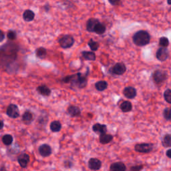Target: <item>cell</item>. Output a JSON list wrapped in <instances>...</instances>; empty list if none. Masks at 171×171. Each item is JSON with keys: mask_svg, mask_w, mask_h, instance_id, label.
<instances>
[{"mask_svg": "<svg viewBox=\"0 0 171 171\" xmlns=\"http://www.w3.org/2000/svg\"><path fill=\"white\" fill-rule=\"evenodd\" d=\"M120 108L123 112H128L132 110V105L129 101H124L123 102L121 103Z\"/></svg>", "mask_w": 171, "mask_h": 171, "instance_id": "7402d4cb", "label": "cell"}, {"mask_svg": "<svg viewBox=\"0 0 171 171\" xmlns=\"http://www.w3.org/2000/svg\"><path fill=\"white\" fill-rule=\"evenodd\" d=\"M19 46L12 42H9L0 48V67L8 68L16 60Z\"/></svg>", "mask_w": 171, "mask_h": 171, "instance_id": "6da1fadb", "label": "cell"}, {"mask_svg": "<svg viewBox=\"0 0 171 171\" xmlns=\"http://www.w3.org/2000/svg\"><path fill=\"white\" fill-rule=\"evenodd\" d=\"M58 42L62 48L68 49L73 46V45L74 44L75 39L72 36L64 35L59 39Z\"/></svg>", "mask_w": 171, "mask_h": 171, "instance_id": "277c9868", "label": "cell"}, {"mask_svg": "<svg viewBox=\"0 0 171 171\" xmlns=\"http://www.w3.org/2000/svg\"><path fill=\"white\" fill-rule=\"evenodd\" d=\"M63 81L65 83H69L70 82L73 86L78 87V88H84L87 86L88 80L86 76L82 74L81 73L66 76L64 78Z\"/></svg>", "mask_w": 171, "mask_h": 171, "instance_id": "7a4b0ae2", "label": "cell"}, {"mask_svg": "<svg viewBox=\"0 0 171 171\" xmlns=\"http://www.w3.org/2000/svg\"><path fill=\"white\" fill-rule=\"evenodd\" d=\"M152 79L156 84H160L167 79V73L163 70H156L152 75Z\"/></svg>", "mask_w": 171, "mask_h": 171, "instance_id": "5b68a950", "label": "cell"}, {"mask_svg": "<svg viewBox=\"0 0 171 171\" xmlns=\"http://www.w3.org/2000/svg\"><path fill=\"white\" fill-rule=\"evenodd\" d=\"M7 37L9 40L14 41L17 38V33L16 32L14 31V30H10L7 33Z\"/></svg>", "mask_w": 171, "mask_h": 171, "instance_id": "d6a6232c", "label": "cell"}, {"mask_svg": "<svg viewBox=\"0 0 171 171\" xmlns=\"http://www.w3.org/2000/svg\"><path fill=\"white\" fill-rule=\"evenodd\" d=\"M38 151L39 154L43 157H48L51 154V148L50 145L46 144H44L39 146Z\"/></svg>", "mask_w": 171, "mask_h": 171, "instance_id": "7c38bea8", "label": "cell"}, {"mask_svg": "<svg viewBox=\"0 0 171 171\" xmlns=\"http://www.w3.org/2000/svg\"><path fill=\"white\" fill-rule=\"evenodd\" d=\"M163 116L166 120H171V108H166L164 109Z\"/></svg>", "mask_w": 171, "mask_h": 171, "instance_id": "1f68e13d", "label": "cell"}, {"mask_svg": "<svg viewBox=\"0 0 171 171\" xmlns=\"http://www.w3.org/2000/svg\"><path fill=\"white\" fill-rule=\"evenodd\" d=\"M132 39L134 44L138 46H144L149 44L151 40V36L149 33L145 31V30H140L134 33Z\"/></svg>", "mask_w": 171, "mask_h": 171, "instance_id": "3957f363", "label": "cell"}, {"mask_svg": "<svg viewBox=\"0 0 171 171\" xmlns=\"http://www.w3.org/2000/svg\"><path fill=\"white\" fill-rule=\"evenodd\" d=\"M4 39H5V33L2 30H0V42H2L4 40Z\"/></svg>", "mask_w": 171, "mask_h": 171, "instance_id": "8d00e7d4", "label": "cell"}, {"mask_svg": "<svg viewBox=\"0 0 171 171\" xmlns=\"http://www.w3.org/2000/svg\"><path fill=\"white\" fill-rule=\"evenodd\" d=\"M95 87L97 90L102 92V91L105 90L106 88H108V83H107V82L104 81V80L98 81L95 84Z\"/></svg>", "mask_w": 171, "mask_h": 171, "instance_id": "4316f807", "label": "cell"}, {"mask_svg": "<svg viewBox=\"0 0 171 171\" xmlns=\"http://www.w3.org/2000/svg\"><path fill=\"white\" fill-rule=\"evenodd\" d=\"M6 114L11 118H17L20 116V110L17 105L11 104L8 107Z\"/></svg>", "mask_w": 171, "mask_h": 171, "instance_id": "52a82bcc", "label": "cell"}, {"mask_svg": "<svg viewBox=\"0 0 171 171\" xmlns=\"http://www.w3.org/2000/svg\"><path fill=\"white\" fill-rule=\"evenodd\" d=\"M82 55L84 58L87 60L94 61L96 60V54H94V51H84L82 52Z\"/></svg>", "mask_w": 171, "mask_h": 171, "instance_id": "cb8c5ba5", "label": "cell"}, {"mask_svg": "<svg viewBox=\"0 0 171 171\" xmlns=\"http://www.w3.org/2000/svg\"><path fill=\"white\" fill-rule=\"evenodd\" d=\"M23 122L26 124H30L33 120V114L31 112L26 111L23 113L22 116Z\"/></svg>", "mask_w": 171, "mask_h": 171, "instance_id": "44dd1931", "label": "cell"}, {"mask_svg": "<svg viewBox=\"0 0 171 171\" xmlns=\"http://www.w3.org/2000/svg\"><path fill=\"white\" fill-rule=\"evenodd\" d=\"M88 45H89V47L90 48L91 50L93 51L98 50V49L99 45H100L99 44H98V42L93 40L92 39H90V41L88 42Z\"/></svg>", "mask_w": 171, "mask_h": 171, "instance_id": "f546056e", "label": "cell"}, {"mask_svg": "<svg viewBox=\"0 0 171 171\" xmlns=\"http://www.w3.org/2000/svg\"><path fill=\"white\" fill-rule=\"evenodd\" d=\"M113 140V136L106 133L102 134L100 135V142L102 145H106L110 142Z\"/></svg>", "mask_w": 171, "mask_h": 171, "instance_id": "ac0fdd59", "label": "cell"}, {"mask_svg": "<svg viewBox=\"0 0 171 171\" xmlns=\"http://www.w3.org/2000/svg\"><path fill=\"white\" fill-rule=\"evenodd\" d=\"M143 169L142 165H136L130 168V171H140Z\"/></svg>", "mask_w": 171, "mask_h": 171, "instance_id": "e575fe53", "label": "cell"}, {"mask_svg": "<svg viewBox=\"0 0 171 171\" xmlns=\"http://www.w3.org/2000/svg\"><path fill=\"white\" fill-rule=\"evenodd\" d=\"M126 70V66L123 63H117L110 69V72L115 75H123Z\"/></svg>", "mask_w": 171, "mask_h": 171, "instance_id": "ba28073f", "label": "cell"}, {"mask_svg": "<svg viewBox=\"0 0 171 171\" xmlns=\"http://www.w3.org/2000/svg\"><path fill=\"white\" fill-rule=\"evenodd\" d=\"M164 100H165L168 103L171 104V90L170 89H167L165 90V92H164Z\"/></svg>", "mask_w": 171, "mask_h": 171, "instance_id": "836d02e7", "label": "cell"}, {"mask_svg": "<svg viewBox=\"0 0 171 171\" xmlns=\"http://www.w3.org/2000/svg\"><path fill=\"white\" fill-rule=\"evenodd\" d=\"M169 51L166 48H160L157 50L156 57L160 62H164L169 58Z\"/></svg>", "mask_w": 171, "mask_h": 171, "instance_id": "9c48e42d", "label": "cell"}, {"mask_svg": "<svg viewBox=\"0 0 171 171\" xmlns=\"http://www.w3.org/2000/svg\"><path fill=\"white\" fill-rule=\"evenodd\" d=\"M68 113L72 117H79L81 114L80 109L76 106H70L68 108Z\"/></svg>", "mask_w": 171, "mask_h": 171, "instance_id": "e0dca14e", "label": "cell"}, {"mask_svg": "<svg viewBox=\"0 0 171 171\" xmlns=\"http://www.w3.org/2000/svg\"><path fill=\"white\" fill-rule=\"evenodd\" d=\"M106 30V26L104 25L103 23L98 22L96 24V26H95V27H94V32H95L96 33H97V34L101 35V34H103V33H105Z\"/></svg>", "mask_w": 171, "mask_h": 171, "instance_id": "603a6c76", "label": "cell"}, {"mask_svg": "<svg viewBox=\"0 0 171 171\" xmlns=\"http://www.w3.org/2000/svg\"><path fill=\"white\" fill-rule=\"evenodd\" d=\"M17 161L22 168H26L30 162V156L26 153L20 154L17 158Z\"/></svg>", "mask_w": 171, "mask_h": 171, "instance_id": "4fadbf2b", "label": "cell"}, {"mask_svg": "<svg viewBox=\"0 0 171 171\" xmlns=\"http://www.w3.org/2000/svg\"><path fill=\"white\" fill-rule=\"evenodd\" d=\"M136 90L134 87L128 86L126 87L123 90L124 96L128 99H133L136 96Z\"/></svg>", "mask_w": 171, "mask_h": 171, "instance_id": "8fae6325", "label": "cell"}, {"mask_svg": "<svg viewBox=\"0 0 171 171\" xmlns=\"http://www.w3.org/2000/svg\"><path fill=\"white\" fill-rule=\"evenodd\" d=\"M35 18V14L33 11L30 10H26L23 14V19L26 21H32Z\"/></svg>", "mask_w": 171, "mask_h": 171, "instance_id": "d6986e66", "label": "cell"}, {"mask_svg": "<svg viewBox=\"0 0 171 171\" xmlns=\"http://www.w3.org/2000/svg\"><path fill=\"white\" fill-rule=\"evenodd\" d=\"M135 151L140 153H149L153 149V146L149 143H142V144H137L134 146Z\"/></svg>", "mask_w": 171, "mask_h": 171, "instance_id": "8992f818", "label": "cell"}, {"mask_svg": "<svg viewBox=\"0 0 171 171\" xmlns=\"http://www.w3.org/2000/svg\"><path fill=\"white\" fill-rule=\"evenodd\" d=\"M167 3L169 5H171V0H167Z\"/></svg>", "mask_w": 171, "mask_h": 171, "instance_id": "ab89813d", "label": "cell"}, {"mask_svg": "<svg viewBox=\"0 0 171 171\" xmlns=\"http://www.w3.org/2000/svg\"><path fill=\"white\" fill-rule=\"evenodd\" d=\"M37 90L41 95L44 96H49L51 94V90L45 85L39 86L38 87Z\"/></svg>", "mask_w": 171, "mask_h": 171, "instance_id": "ffe728a7", "label": "cell"}, {"mask_svg": "<svg viewBox=\"0 0 171 171\" xmlns=\"http://www.w3.org/2000/svg\"><path fill=\"white\" fill-rule=\"evenodd\" d=\"M159 45L161 48H166L169 45V40L166 37H162L159 39Z\"/></svg>", "mask_w": 171, "mask_h": 171, "instance_id": "4dcf8cb0", "label": "cell"}, {"mask_svg": "<svg viewBox=\"0 0 171 171\" xmlns=\"http://www.w3.org/2000/svg\"><path fill=\"white\" fill-rule=\"evenodd\" d=\"M92 130L94 132L98 133L100 134L106 133L107 127L105 124H101L99 123H96L93 125Z\"/></svg>", "mask_w": 171, "mask_h": 171, "instance_id": "2e32d148", "label": "cell"}, {"mask_svg": "<svg viewBox=\"0 0 171 171\" xmlns=\"http://www.w3.org/2000/svg\"><path fill=\"white\" fill-rule=\"evenodd\" d=\"M100 22L96 18H90L86 22V30L89 32H94V27L96 26V24Z\"/></svg>", "mask_w": 171, "mask_h": 171, "instance_id": "9a60e30c", "label": "cell"}, {"mask_svg": "<svg viewBox=\"0 0 171 171\" xmlns=\"http://www.w3.org/2000/svg\"><path fill=\"white\" fill-rule=\"evenodd\" d=\"M102 166V162L96 158H92L88 161V167L91 170H98Z\"/></svg>", "mask_w": 171, "mask_h": 171, "instance_id": "30bf717a", "label": "cell"}, {"mask_svg": "<svg viewBox=\"0 0 171 171\" xmlns=\"http://www.w3.org/2000/svg\"><path fill=\"white\" fill-rule=\"evenodd\" d=\"M50 130L54 132H58L61 130L62 128V124L60 123L59 121L55 120L53 121L52 123H51L50 124Z\"/></svg>", "mask_w": 171, "mask_h": 171, "instance_id": "d4e9b609", "label": "cell"}, {"mask_svg": "<svg viewBox=\"0 0 171 171\" xmlns=\"http://www.w3.org/2000/svg\"><path fill=\"white\" fill-rule=\"evenodd\" d=\"M166 157H169L170 158H171V149H169L166 152Z\"/></svg>", "mask_w": 171, "mask_h": 171, "instance_id": "74e56055", "label": "cell"}, {"mask_svg": "<svg viewBox=\"0 0 171 171\" xmlns=\"http://www.w3.org/2000/svg\"><path fill=\"white\" fill-rule=\"evenodd\" d=\"M110 4L112 5H118L120 4V0H108Z\"/></svg>", "mask_w": 171, "mask_h": 171, "instance_id": "d590c367", "label": "cell"}, {"mask_svg": "<svg viewBox=\"0 0 171 171\" xmlns=\"http://www.w3.org/2000/svg\"><path fill=\"white\" fill-rule=\"evenodd\" d=\"M126 167L122 162L112 163L110 166V171H126Z\"/></svg>", "mask_w": 171, "mask_h": 171, "instance_id": "5bb4252c", "label": "cell"}, {"mask_svg": "<svg viewBox=\"0 0 171 171\" xmlns=\"http://www.w3.org/2000/svg\"><path fill=\"white\" fill-rule=\"evenodd\" d=\"M36 55L38 58L44 59L47 55L46 49L43 47L38 48L37 50H36Z\"/></svg>", "mask_w": 171, "mask_h": 171, "instance_id": "484cf974", "label": "cell"}, {"mask_svg": "<svg viewBox=\"0 0 171 171\" xmlns=\"http://www.w3.org/2000/svg\"><path fill=\"white\" fill-rule=\"evenodd\" d=\"M163 145L164 147H171V134H167L164 135L163 140Z\"/></svg>", "mask_w": 171, "mask_h": 171, "instance_id": "f1b7e54d", "label": "cell"}, {"mask_svg": "<svg viewBox=\"0 0 171 171\" xmlns=\"http://www.w3.org/2000/svg\"><path fill=\"white\" fill-rule=\"evenodd\" d=\"M4 122H3L2 120H0V130H1L3 128H4Z\"/></svg>", "mask_w": 171, "mask_h": 171, "instance_id": "f35d334b", "label": "cell"}, {"mask_svg": "<svg viewBox=\"0 0 171 171\" xmlns=\"http://www.w3.org/2000/svg\"><path fill=\"white\" fill-rule=\"evenodd\" d=\"M13 136L10 135V134H5L2 138V142L6 146L10 145L13 142Z\"/></svg>", "mask_w": 171, "mask_h": 171, "instance_id": "83f0119b", "label": "cell"}]
</instances>
